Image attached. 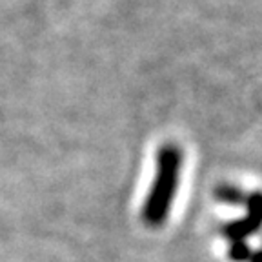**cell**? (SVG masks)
I'll return each instance as SVG.
<instances>
[{
    "mask_svg": "<svg viewBox=\"0 0 262 262\" xmlns=\"http://www.w3.org/2000/svg\"><path fill=\"white\" fill-rule=\"evenodd\" d=\"M246 215L242 217V222L248 226L251 235L258 233L262 229V191L246 193L244 204Z\"/></svg>",
    "mask_w": 262,
    "mask_h": 262,
    "instance_id": "obj_2",
    "label": "cell"
},
{
    "mask_svg": "<svg viewBox=\"0 0 262 262\" xmlns=\"http://www.w3.org/2000/svg\"><path fill=\"white\" fill-rule=\"evenodd\" d=\"M221 235L228 242H235V241H246L248 237H251V231L248 229V226H246L241 219V221H231V222L222 224Z\"/></svg>",
    "mask_w": 262,
    "mask_h": 262,
    "instance_id": "obj_4",
    "label": "cell"
},
{
    "mask_svg": "<svg viewBox=\"0 0 262 262\" xmlns=\"http://www.w3.org/2000/svg\"><path fill=\"white\" fill-rule=\"evenodd\" d=\"M250 255H251V248H250V244H248V241L229 242L228 257L231 262H248Z\"/></svg>",
    "mask_w": 262,
    "mask_h": 262,
    "instance_id": "obj_5",
    "label": "cell"
},
{
    "mask_svg": "<svg viewBox=\"0 0 262 262\" xmlns=\"http://www.w3.org/2000/svg\"><path fill=\"white\" fill-rule=\"evenodd\" d=\"M248 262H262V248H260V250H257V251H251Z\"/></svg>",
    "mask_w": 262,
    "mask_h": 262,
    "instance_id": "obj_6",
    "label": "cell"
},
{
    "mask_svg": "<svg viewBox=\"0 0 262 262\" xmlns=\"http://www.w3.org/2000/svg\"><path fill=\"white\" fill-rule=\"evenodd\" d=\"M215 199L226 206H242L244 204L246 193L238 186L233 184H221L215 188Z\"/></svg>",
    "mask_w": 262,
    "mask_h": 262,
    "instance_id": "obj_3",
    "label": "cell"
},
{
    "mask_svg": "<svg viewBox=\"0 0 262 262\" xmlns=\"http://www.w3.org/2000/svg\"><path fill=\"white\" fill-rule=\"evenodd\" d=\"M182 164H184V153L177 144L166 142L159 147L155 160V177L140 211L142 222L147 228H160L168 221L180 184Z\"/></svg>",
    "mask_w": 262,
    "mask_h": 262,
    "instance_id": "obj_1",
    "label": "cell"
}]
</instances>
